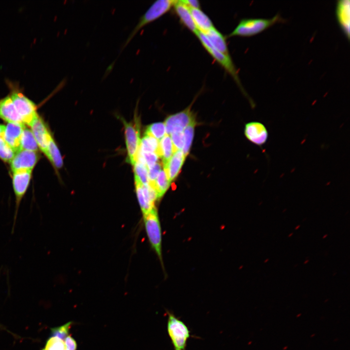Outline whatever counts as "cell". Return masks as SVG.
I'll return each instance as SVG.
<instances>
[{
	"label": "cell",
	"instance_id": "obj_1",
	"mask_svg": "<svg viewBox=\"0 0 350 350\" xmlns=\"http://www.w3.org/2000/svg\"><path fill=\"white\" fill-rule=\"evenodd\" d=\"M285 22L286 20L279 14L271 18H243L240 20L237 26L227 37L252 36L263 32L277 23Z\"/></svg>",
	"mask_w": 350,
	"mask_h": 350
},
{
	"label": "cell",
	"instance_id": "obj_2",
	"mask_svg": "<svg viewBox=\"0 0 350 350\" xmlns=\"http://www.w3.org/2000/svg\"><path fill=\"white\" fill-rule=\"evenodd\" d=\"M175 1L174 0L155 1L140 17L137 25L124 42L121 51L127 46L138 32L143 27L158 19L169 12L173 8Z\"/></svg>",
	"mask_w": 350,
	"mask_h": 350
},
{
	"label": "cell",
	"instance_id": "obj_3",
	"mask_svg": "<svg viewBox=\"0 0 350 350\" xmlns=\"http://www.w3.org/2000/svg\"><path fill=\"white\" fill-rule=\"evenodd\" d=\"M201 44L210 56L233 78L245 95L248 96L240 81L238 70L230 55L225 54L215 49L206 36L198 32L196 35Z\"/></svg>",
	"mask_w": 350,
	"mask_h": 350
},
{
	"label": "cell",
	"instance_id": "obj_4",
	"mask_svg": "<svg viewBox=\"0 0 350 350\" xmlns=\"http://www.w3.org/2000/svg\"><path fill=\"white\" fill-rule=\"evenodd\" d=\"M10 96L24 124L30 125L38 116L35 104L26 96L15 84H9Z\"/></svg>",
	"mask_w": 350,
	"mask_h": 350
},
{
	"label": "cell",
	"instance_id": "obj_5",
	"mask_svg": "<svg viewBox=\"0 0 350 350\" xmlns=\"http://www.w3.org/2000/svg\"><path fill=\"white\" fill-rule=\"evenodd\" d=\"M146 233L152 249L162 262V236L159 218L156 208L143 214Z\"/></svg>",
	"mask_w": 350,
	"mask_h": 350
},
{
	"label": "cell",
	"instance_id": "obj_6",
	"mask_svg": "<svg viewBox=\"0 0 350 350\" xmlns=\"http://www.w3.org/2000/svg\"><path fill=\"white\" fill-rule=\"evenodd\" d=\"M167 330L175 350H185L190 331L185 324L173 314L168 312Z\"/></svg>",
	"mask_w": 350,
	"mask_h": 350
},
{
	"label": "cell",
	"instance_id": "obj_7",
	"mask_svg": "<svg viewBox=\"0 0 350 350\" xmlns=\"http://www.w3.org/2000/svg\"><path fill=\"white\" fill-rule=\"evenodd\" d=\"M134 122H122L124 126V135L126 149L127 152L128 162L134 165L135 163L139 152L140 143L139 124L137 118Z\"/></svg>",
	"mask_w": 350,
	"mask_h": 350
},
{
	"label": "cell",
	"instance_id": "obj_8",
	"mask_svg": "<svg viewBox=\"0 0 350 350\" xmlns=\"http://www.w3.org/2000/svg\"><path fill=\"white\" fill-rule=\"evenodd\" d=\"M32 171V170H21L13 172V186L16 196V206L12 229V233L14 230L21 201L30 183Z\"/></svg>",
	"mask_w": 350,
	"mask_h": 350
},
{
	"label": "cell",
	"instance_id": "obj_9",
	"mask_svg": "<svg viewBox=\"0 0 350 350\" xmlns=\"http://www.w3.org/2000/svg\"><path fill=\"white\" fill-rule=\"evenodd\" d=\"M190 105L184 110L169 116L165 120L166 134L170 135L175 132H183L184 129L195 120L193 113Z\"/></svg>",
	"mask_w": 350,
	"mask_h": 350
},
{
	"label": "cell",
	"instance_id": "obj_10",
	"mask_svg": "<svg viewBox=\"0 0 350 350\" xmlns=\"http://www.w3.org/2000/svg\"><path fill=\"white\" fill-rule=\"evenodd\" d=\"M136 192L142 214L156 208L155 202L158 199L155 189L149 184L142 185L135 182Z\"/></svg>",
	"mask_w": 350,
	"mask_h": 350
},
{
	"label": "cell",
	"instance_id": "obj_11",
	"mask_svg": "<svg viewBox=\"0 0 350 350\" xmlns=\"http://www.w3.org/2000/svg\"><path fill=\"white\" fill-rule=\"evenodd\" d=\"M244 133L248 140L261 147L268 140L267 129L264 124L260 122L253 121L246 123Z\"/></svg>",
	"mask_w": 350,
	"mask_h": 350
},
{
	"label": "cell",
	"instance_id": "obj_12",
	"mask_svg": "<svg viewBox=\"0 0 350 350\" xmlns=\"http://www.w3.org/2000/svg\"><path fill=\"white\" fill-rule=\"evenodd\" d=\"M38 155L36 152L20 150L16 152L11 161L13 172L21 170H32L37 161Z\"/></svg>",
	"mask_w": 350,
	"mask_h": 350
},
{
	"label": "cell",
	"instance_id": "obj_13",
	"mask_svg": "<svg viewBox=\"0 0 350 350\" xmlns=\"http://www.w3.org/2000/svg\"><path fill=\"white\" fill-rule=\"evenodd\" d=\"M38 147L45 154L52 136L42 119L38 116L30 125Z\"/></svg>",
	"mask_w": 350,
	"mask_h": 350
},
{
	"label": "cell",
	"instance_id": "obj_14",
	"mask_svg": "<svg viewBox=\"0 0 350 350\" xmlns=\"http://www.w3.org/2000/svg\"><path fill=\"white\" fill-rule=\"evenodd\" d=\"M350 1L338 0L335 14L338 24L348 40H350Z\"/></svg>",
	"mask_w": 350,
	"mask_h": 350
},
{
	"label": "cell",
	"instance_id": "obj_15",
	"mask_svg": "<svg viewBox=\"0 0 350 350\" xmlns=\"http://www.w3.org/2000/svg\"><path fill=\"white\" fill-rule=\"evenodd\" d=\"M0 118L8 123L24 124L9 94L0 99Z\"/></svg>",
	"mask_w": 350,
	"mask_h": 350
},
{
	"label": "cell",
	"instance_id": "obj_16",
	"mask_svg": "<svg viewBox=\"0 0 350 350\" xmlns=\"http://www.w3.org/2000/svg\"><path fill=\"white\" fill-rule=\"evenodd\" d=\"M24 126V124L12 122L5 126V141L15 153L21 150L20 138Z\"/></svg>",
	"mask_w": 350,
	"mask_h": 350
},
{
	"label": "cell",
	"instance_id": "obj_17",
	"mask_svg": "<svg viewBox=\"0 0 350 350\" xmlns=\"http://www.w3.org/2000/svg\"><path fill=\"white\" fill-rule=\"evenodd\" d=\"M173 8L181 23L196 35L199 31L193 21L190 9L182 0H175Z\"/></svg>",
	"mask_w": 350,
	"mask_h": 350
},
{
	"label": "cell",
	"instance_id": "obj_18",
	"mask_svg": "<svg viewBox=\"0 0 350 350\" xmlns=\"http://www.w3.org/2000/svg\"><path fill=\"white\" fill-rule=\"evenodd\" d=\"M186 158L181 150H177L174 152L170 159L163 164L164 171L170 182L178 175Z\"/></svg>",
	"mask_w": 350,
	"mask_h": 350
},
{
	"label": "cell",
	"instance_id": "obj_19",
	"mask_svg": "<svg viewBox=\"0 0 350 350\" xmlns=\"http://www.w3.org/2000/svg\"><path fill=\"white\" fill-rule=\"evenodd\" d=\"M204 34L215 49L225 54L230 55L226 37L215 27Z\"/></svg>",
	"mask_w": 350,
	"mask_h": 350
},
{
	"label": "cell",
	"instance_id": "obj_20",
	"mask_svg": "<svg viewBox=\"0 0 350 350\" xmlns=\"http://www.w3.org/2000/svg\"><path fill=\"white\" fill-rule=\"evenodd\" d=\"M190 10L194 24L199 32L205 34L214 27L211 19L200 8L190 9Z\"/></svg>",
	"mask_w": 350,
	"mask_h": 350
},
{
	"label": "cell",
	"instance_id": "obj_21",
	"mask_svg": "<svg viewBox=\"0 0 350 350\" xmlns=\"http://www.w3.org/2000/svg\"><path fill=\"white\" fill-rule=\"evenodd\" d=\"M174 153L173 143L170 135H165L159 141L157 154L162 160L163 164H165L171 158Z\"/></svg>",
	"mask_w": 350,
	"mask_h": 350
},
{
	"label": "cell",
	"instance_id": "obj_22",
	"mask_svg": "<svg viewBox=\"0 0 350 350\" xmlns=\"http://www.w3.org/2000/svg\"><path fill=\"white\" fill-rule=\"evenodd\" d=\"M170 183L163 170L160 171L154 181L149 182L148 184L155 189L159 199L163 196L169 189Z\"/></svg>",
	"mask_w": 350,
	"mask_h": 350
},
{
	"label": "cell",
	"instance_id": "obj_23",
	"mask_svg": "<svg viewBox=\"0 0 350 350\" xmlns=\"http://www.w3.org/2000/svg\"><path fill=\"white\" fill-rule=\"evenodd\" d=\"M21 150H26L36 152L38 150V145L32 130L24 126L20 138Z\"/></svg>",
	"mask_w": 350,
	"mask_h": 350
},
{
	"label": "cell",
	"instance_id": "obj_24",
	"mask_svg": "<svg viewBox=\"0 0 350 350\" xmlns=\"http://www.w3.org/2000/svg\"><path fill=\"white\" fill-rule=\"evenodd\" d=\"M45 155L53 166L59 169L63 166V159L60 151L52 137L49 141Z\"/></svg>",
	"mask_w": 350,
	"mask_h": 350
},
{
	"label": "cell",
	"instance_id": "obj_25",
	"mask_svg": "<svg viewBox=\"0 0 350 350\" xmlns=\"http://www.w3.org/2000/svg\"><path fill=\"white\" fill-rule=\"evenodd\" d=\"M159 141L147 134L140 140L139 152L140 153H156L158 149Z\"/></svg>",
	"mask_w": 350,
	"mask_h": 350
},
{
	"label": "cell",
	"instance_id": "obj_26",
	"mask_svg": "<svg viewBox=\"0 0 350 350\" xmlns=\"http://www.w3.org/2000/svg\"><path fill=\"white\" fill-rule=\"evenodd\" d=\"M134 166L135 182L142 185H147L149 182L148 169L147 166L138 161Z\"/></svg>",
	"mask_w": 350,
	"mask_h": 350
},
{
	"label": "cell",
	"instance_id": "obj_27",
	"mask_svg": "<svg viewBox=\"0 0 350 350\" xmlns=\"http://www.w3.org/2000/svg\"><path fill=\"white\" fill-rule=\"evenodd\" d=\"M195 124V120L191 122L183 130L184 145L182 151L186 157L188 155L192 145Z\"/></svg>",
	"mask_w": 350,
	"mask_h": 350
},
{
	"label": "cell",
	"instance_id": "obj_28",
	"mask_svg": "<svg viewBox=\"0 0 350 350\" xmlns=\"http://www.w3.org/2000/svg\"><path fill=\"white\" fill-rule=\"evenodd\" d=\"M145 134L150 135L159 141L166 134L164 122H155L148 125Z\"/></svg>",
	"mask_w": 350,
	"mask_h": 350
},
{
	"label": "cell",
	"instance_id": "obj_29",
	"mask_svg": "<svg viewBox=\"0 0 350 350\" xmlns=\"http://www.w3.org/2000/svg\"><path fill=\"white\" fill-rule=\"evenodd\" d=\"M42 350H67L64 339L51 335Z\"/></svg>",
	"mask_w": 350,
	"mask_h": 350
},
{
	"label": "cell",
	"instance_id": "obj_30",
	"mask_svg": "<svg viewBox=\"0 0 350 350\" xmlns=\"http://www.w3.org/2000/svg\"><path fill=\"white\" fill-rule=\"evenodd\" d=\"M72 323V322L70 321L62 326L51 328V335L65 339L70 334L69 332Z\"/></svg>",
	"mask_w": 350,
	"mask_h": 350
},
{
	"label": "cell",
	"instance_id": "obj_31",
	"mask_svg": "<svg viewBox=\"0 0 350 350\" xmlns=\"http://www.w3.org/2000/svg\"><path fill=\"white\" fill-rule=\"evenodd\" d=\"M173 143L174 152L177 150H182L184 145L183 131L175 132L170 135Z\"/></svg>",
	"mask_w": 350,
	"mask_h": 350
},
{
	"label": "cell",
	"instance_id": "obj_32",
	"mask_svg": "<svg viewBox=\"0 0 350 350\" xmlns=\"http://www.w3.org/2000/svg\"><path fill=\"white\" fill-rule=\"evenodd\" d=\"M161 170V164L159 162L156 163L153 166L148 169L149 182H153L157 178L158 174Z\"/></svg>",
	"mask_w": 350,
	"mask_h": 350
},
{
	"label": "cell",
	"instance_id": "obj_33",
	"mask_svg": "<svg viewBox=\"0 0 350 350\" xmlns=\"http://www.w3.org/2000/svg\"><path fill=\"white\" fill-rule=\"evenodd\" d=\"M67 350H76L77 345L75 339L70 335L64 339Z\"/></svg>",
	"mask_w": 350,
	"mask_h": 350
},
{
	"label": "cell",
	"instance_id": "obj_34",
	"mask_svg": "<svg viewBox=\"0 0 350 350\" xmlns=\"http://www.w3.org/2000/svg\"><path fill=\"white\" fill-rule=\"evenodd\" d=\"M5 126L0 124V151L9 146L4 140Z\"/></svg>",
	"mask_w": 350,
	"mask_h": 350
},
{
	"label": "cell",
	"instance_id": "obj_35",
	"mask_svg": "<svg viewBox=\"0 0 350 350\" xmlns=\"http://www.w3.org/2000/svg\"><path fill=\"white\" fill-rule=\"evenodd\" d=\"M183 2L190 9H199L200 8V4L199 1L196 0H182Z\"/></svg>",
	"mask_w": 350,
	"mask_h": 350
},
{
	"label": "cell",
	"instance_id": "obj_36",
	"mask_svg": "<svg viewBox=\"0 0 350 350\" xmlns=\"http://www.w3.org/2000/svg\"><path fill=\"white\" fill-rule=\"evenodd\" d=\"M299 227H300V226L298 225L297 227L295 228V229H298V228Z\"/></svg>",
	"mask_w": 350,
	"mask_h": 350
},
{
	"label": "cell",
	"instance_id": "obj_37",
	"mask_svg": "<svg viewBox=\"0 0 350 350\" xmlns=\"http://www.w3.org/2000/svg\"><path fill=\"white\" fill-rule=\"evenodd\" d=\"M293 235V233H291V234H290V235H289V236H289V237H290V236H291V235Z\"/></svg>",
	"mask_w": 350,
	"mask_h": 350
},
{
	"label": "cell",
	"instance_id": "obj_38",
	"mask_svg": "<svg viewBox=\"0 0 350 350\" xmlns=\"http://www.w3.org/2000/svg\"><path fill=\"white\" fill-rule=\"evenodd\" d=\"M308 262V260H306V261L305 262H304V263H306V262Z\"/></svg>",
	"mask_w": 350,
	"mask_h": 350
}]
</instances>
